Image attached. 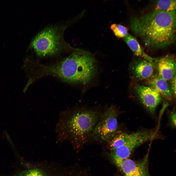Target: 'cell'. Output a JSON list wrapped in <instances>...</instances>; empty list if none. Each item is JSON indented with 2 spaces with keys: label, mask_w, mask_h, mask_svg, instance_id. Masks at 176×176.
Segmentation results:
<instances>
[{
  "label": "cell",
  "mask_w": 176,
  "mask_h": 176,
  "mask_svg": "<svg viewBox=\"0 0 176 176\" xmlns=\"http://www.w3.org/2000/svg\"><path fill=\"white\" fill-rule=\"evenodd\" d=\"M110 28L115 36L119 38H124L129 34L127 28L120 24H113Z\"/></svg>",
  "instance_id": "obj_15"
},
{
  "label": "cell",
  "mask_w": 176,
  "mask_h": 176,
  "mask_svg": "<svg viewBox=\"0 0 176 176\" xmlns=\"http://www.w3.org/2000/svg\"><path fill=\"white\" fill-rule=\"evenodd\" d=\"M96 61L90 53L78 49L58 63L45 66L46 75H52L72 83H85L92 78L97 70Z\"/></svg>",
  "instance_id": "obj_3"
},
{
  "label": "cell",
  "mask_w": 176,
  "mask_h": 176,
  "mask_svg": "<svg viewBox=\"0 0 176 176\" xmlns=\"http://www.w3.org/2000/svg\"><path fill=\"white\" fill-rule=\"evenodd\" d=\"M148 153L139 161L128 158L122 160L111 159L124 173L123 176H150L148 169Z\"/></svg>",
  "instance_id": "obj_7"
},
{
  "label": "cell",
  "mask_w": 176,
  "mask_h": 176,
  "mask_svg": "<svg viewBox=\"0 0 176 176\" xmlns=\"http://www.w3.org/2000/svg\"><path fill=\"white\" fill-rule=\"evenodd\" d=\"M132 31L150 50L164 48L176 39V11H154L132 18Z\"/></svg>",
  "instance_id": "obj_1"
},
{
  "label": "cell",
  "mask_w": 176,
  "mask_h": 176,
  "mask_svg": "<svg viewBox=\"0 0 176 176\" xmlns=\"http://www.w3.org/2000/svg\"><path fill=\"white\" fill-rule=\"evenodd\" d=\"M124 39L125 43L135 55L141 57L144 60L153 63L154 59L145 53L138 41L134 37L129 34L124 38Z\"/></svg>",
  "instance_id": "obj_12"
},
{
  "label": "cell",
  "mask_w": 176,
  "mask_h": 176,
  "mask_svg": "<svg viewBox=\"0 0 176 176\" xmlns=\"http://www.w3.org/2000/svg\"><path fill=\"white\" fill-rule=\"evenodd\" d=\"M170 88L173 96H176V76L170 80Z\"/></svg>",
  "instance_id": "obj_17"
},
{
  "label": "cell",
  "mask_w": 176,
  "mask_h": 176,
  "mask_svg": "<svg viewBox=\"0 0 176 176\" xmlns=\"http://www.w3.org/2000/svg\"><path fill=\"white\" fill-rule=\"evenodd\" d=\"M171 121L173 126L175 127L176 125V113L175 112H173L170 117Z\"/></svg>",
  "instance_id": "obj_18"
},
{
  "label": "cell",
  "mask_w": 176,
  "mask_h": 176,
  "mask_svg": "<svg viewBox=\"0 0 176 176\" xmlns=\"http://www.w3.org/2000/svg\"><path fill=\"white\" fill-rule=\"evenodd\" d=\"M154 132L141 131L130 134L126 143L122 146L110 153L111 157L120 160L128 158L133 150L143 143L153 139Z\"/></svg>",
  "instance_id": "obj_6"
},
{
  "label": "cell",
  "mask_w": 176,
  "mask_h": 176,
  "mask_svg": "<svg viewBox=\"0 0 176 176\" xmlns=\"http://www.w3.org/2000/svg\"><path fill=\"white\" fill-rule=\"evenodd\" d=\"M100 115L96 110L82 108L65 110L60 114L56 127L58 139L76 145L82 143L92 133Z\"/></svg>",
  "instance_id": "obj_2"
},
{
  "label": "cell",
  "mask_w": 176,
  "mask_h": 176,
  "mask_svg": "<svg viewBox=\"0 0 176 176\" xmlns=\"http://www.w3.org/2000/svg\"><path fill=\"white\" fill-rule=\"evenodd\" d=\"M65 45L59 30L53 26L46 27L40 32L31 44L37 55L41 57L57 54L62 51Z\"/></svg>",
  "instance_id": "obj_4"
},
{
  "label": "cell",
  "mask_w": 176,
  "mask_h": 176,
  "mask_svg": "<svg viewBox=\"0 0 176 176\" xmlns=\"http://www.w3.org/2000/svg\"><path fill=\"white\" fill-rule=\"evenodd\" d=\"M118 113L115 107L108 108L95 126L92 133L95 139L109 142L117 134Z\"/></svg>",
  "instance_id": "obj_5"
},
{
  "label": "cell",
  "mask_w": 176,
  "mask_h": 176,
  "mask_svg": "<svg viewBox=\"0 0 176 176\" xmlns=\"http://www.w3.org/2000/svg\"><path fill=\"white\" fill-rule=\"evenodd\" d=\"M158 75L166 81L176 76V63L174 57L167 55L156 60Z\"/></svg>",
  "instance_id": "obj_9"
},
{
  "label": "cell",
  "mask_w": 176,
  "mask_h": 176,
  "mask_svg": "<svg viewBox=\"0 0 176 176\" xmlns=\"http://www.w3.org/2000/svg\"><path fill=\"white\" fill-rule=\"evenodd\" d=\"M132 69L134 76L139 80H148L155 75L153 63L144 59L137 62Z\"/></svg>",
  "instance_id": "obj_10"
},
{
  "label": "cell",
  "mask_w": 176,
  "mask_h": 176,
  "mask_svg": "<svg viewBox=\"0 0 176 176\" xmlns=\"http://www.w3.org/2000/svg\"><path fill=\"white\" fill-rule=\"evenodd\" d=\"M136 90L142 103L151 113H154L161 101L159 94L151 88L143 85L136 86Z\"/></svg>",
  "instance_id": "obj_8"
},
{
  "label": "cell",
  "mask_w": 176,
  "mask_h": 176,
  "mask_svg": "<svg viewBox=\"0 0 176 176\" xmlns=\"http://www.w3.org/2000/svg\"><path fill=\"white\" fill-rule=\"evenodd\" d=\"M148 87L157 91L160 96L170 100L173 96L166 81L158 75H155L148 80Z\"/></svg>",
  "instance_id": "obj_11"
},
{
  "label": "cell",
  "mask_w": 176,
  "mask_h": 176,
  "mask_svg": "<svg viewBox=\"0 0 176 176\" xmlns=\"http://www.w3.org/2000/svg\"><path fill=\"white\" fill-rule=\"evenodd\" d=\"M129 134L126 133L117 134L109 142L111 151L123 145L127 141Z\"/></svg>",
  "instance_id": "obj_13"
},
{
  "label": "cell",
  "mask_w": 176,
  "mask_h": 176,
  "mask_svg": "<svg viewBox=\"0 0 176 176\" xmlns=\"http://www.w3.org/2000/svg\"><path fill=\"white\" fill-rule=\"evenodd\" d=\"M176 0H160L155 2L154 11H176Z\"/></svg>",
  "instance_id": "obj_14"
},
{
  "label": "cell",
  "mask_w": 176,
  "mask_h": 176,
  "mask_svg": "<svg viewBox=\"0 0 176 176\" xmlns=\"http://www.w3.org/2000/svg\"><path fill=\"white\" fill-rule=\"evenodd\" d=\"M17 176H46L45 173L41 170L34 169L22 172Z\"/></svg>",
  "instance_id": "obj_16"
}]
</instances>
